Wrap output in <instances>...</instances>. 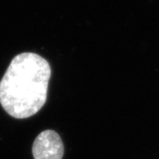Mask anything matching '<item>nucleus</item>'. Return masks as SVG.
Wrapping results in <instances>:
<instances>
[{
  "instance_id": "nucleus-2",
  "label": "nucleus",
  "mask_w": 159,
  "mask_h": 159,
  "mask_svg": "<svg viewBox=\"0 0 159 159\" xmlns=\"http://www.w3.org/2000/svg\"><path fill=\"white\" fill-rule=\"evenodd\" d=\"M64 145L60 136L53 130L41 132L35 139L33 145L34 159H62Z\"/></svg>"
},
{
  "instance_id": "nucleus-1",
  "label": "nucleus",
  "mask_w": 159,
  "mask_h": 159,
  "mask_svg": "<svg viewBox=\"0 0 159 159\" xmlns=\"http://www.w3.org/2000/svg\"><path fill=\"white\" fill-rule=\"evenodd\" d=\"M51 75L50 64L34 53H22L12 59L0 81V103L16 119L37 114L47 98Z\"/></svg>"
}]
</instances>
